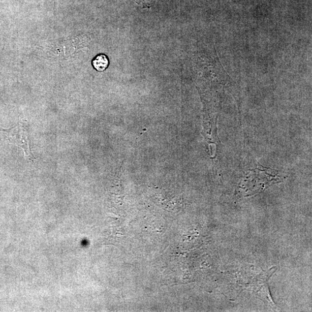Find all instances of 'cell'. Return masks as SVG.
Masks as SVG:
<instances>
[{
    "instance_id": "cell-1",
    "label": "cell",
    "mask_w": 312,
    "mask_h": 312,
    "mask_svg": "<svg viewBox=\"0 0 312 312\" xmlns=\"http://www.w3.org/2000/svg\"><path fill=\"white\" fill-rule=\"evenodd\" d=\"M4 131L5 132V134L8 140L20 146V147H22L27 159L31 160L33 158L31 151L29 150V142L26 130H25L22 124L20 123L11 129Z\"/></svg>"
},
{
    "instance_id": "cell-2",
    "label": "cell",
    "mask_w": 312,
    "mask_h": 312,
    "mask_svg": "<svg viewBox=\"0 0 312 312\" xmlns=\"http://www.w3.org/2000/svg\"><path fill=\"white\" fill-rule=\"evenodd\" d=\"M92 64L97 71L102 72L107 69L109 60L108 57L104 54H99L92 60Z\"/></svg>"
}]
</instances>
